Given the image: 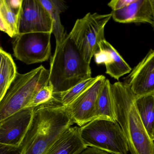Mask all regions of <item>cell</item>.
<instances>
[{
    "mask_svg": "<svg viewBox=\"0 0 154 154\" xmlns=\"http://www.w3.org/2000/svg\"><path fill=\"white\" fill-rule=\"evenodd\" d=\"M75 124L68 107L53 97L34 108L31 123L20 146L21 154H45Z\"/></svg>",
    "mask_w": 154,
    "mask_h": 154,
    "instance_id": "obj_1",
    "label": "cell"
},
{
    "mask_svg": "<svg viewBox=\"0 0 154 154\" xmlns=\"http://www.w3.org/2000/svg\"><path fill=\"white\" fill-rule=\"evenodd\" d=\"M116 121L125 136L131 154H154V141L148 134L136 105V97L125 82L110 84Z\"/></svg>",
    "mask_w": 154,
    "mask_h": 154,
    "instance_id": "obj_2",
    "label": "cell"
},
{
    "mask_svg": "<svg viewBox=\"0 0 154 154\" xmlns=\"http://www.w3.org/2000/svg\"><path fill=\"white\" fill-rule=\"evenodd\" d=\"M48 85L53 94L69 90L83 80L91 77L90 64L82 58L69 34L62 42L56 46L51 59Z\"/></svg>",
    "mask_w": 154,
    "mask_h": 154,
    "instance_id": "obj_3",
    "label": "cell"
},
{
    "mask_svg": "<svg viewBox=\"0 0 154 154\" xmlns=\"http://www.w3.org/2000/svg\"><path fill=\"white\" fill-rule=\"evenodd\" d=\"M49 70L40 66L16 77L0 102V123L26 108L36 93L48 85Z\"/></svg>",
    "mask_w": 154,
    "mask_h": 154,
    "instance_id": "obj_4",
    "label": "cell"
},
{
    "mask_svg": "<svg viewBox=\"0 0 154 154\" xmlns=\"http://www.w3.org/2000/svg\"><path fill=\"white\" fill-rule=\"evenodd\" d=\"M81 137L87 147L112 154H128L125 134L117 121L95 119L79 127Z\"/></svg>",
    "mask_w": 154,
    "mask_h": 154,
    "instance_id": "obj_5",
    "label": "cell"
},
{
    "mask_svg": "<svg viewBox=\"0 0 154 154\" xmlns=\"http://www.w3.org/2000/svg\"><path fill=\"white\" fill-rule=\"evenodd\" d=\"M111 14H87L78 19L69 34L84 60L90 64L91 58L100 51L99 45L105 39L104 29Z\"/></svg>",
    "mask_w": 154,
    "mask_h": 154,
    "instance_id": "obj_6",
    "label": "cell"
},
{
    "mask_svg": "<svg viewBox=\"0 0 154 154\" xmlns=\"http://www.w3.org/2000/svg\"><path fill=\"white\" fill-rule=\"evenodd\" d=\"M51 33H19L13 42L14 56L27 65L47 61L51 56Z\"/></svg>",
    "mask_w": 154,
    "mask_h": 154,
    "instance_id": "obj_7",
    "label": "cell"
},
{
    "mask_svg": "<svg viewBox=\"0 0 154 154\" xmlns=\"http://www.w3.org/2000/svg\"><path fill=\"white\" fill-rule=\"evenodd\" d=\"M113 20L120 23L153 24L151 0H112L108 3Z\"/></svg>",
    "mask_w": 154,
    "mask_h": 154,
    "instance_id": "obj_8",
    "label": "cell"
},
{
    "mask_svg": "<svg viewBox=\"0 0 154 154\" xmlns=\"http://www.w3.org/2000/svg\"><path fill=\"white\" fill-rule=\"evenodd\" d=\"M52 29L51 16L40 0H23L19 33H52Z\"/></svg>",
    "mask_w": 154,
    "mask_h": 154,
    "instance_id": "obj_9",
    "label": "cell"
},
{
    "mask_svg": "<svg viewBox=\"0 0 154 154\" xmlns=\"http://www.w3.org/2000/svg\"><path fill=\"white\" fill-rule=\"evenodd\" d=\"M125 79L136 98L154 95V50H150Z\"/></svg>",
    "mask_w": 154,
    "mask_h": 154,
    "instance_id": "obj_10",
    "label": "cell"
},
{
    "mask_svg": "<svg viewBox=\"0 0 154 154\" xmlns=\"http://www.w3.org/2000/svg\"><path fill=\"white\" fill-rule=\"evenodd\" d=\"M34 108H26L0 123V143L20 147L29 127Z\"/></svg>",
    "mask_w": 154,
    "mask_h": 154,
    "instance_id": "obj_11",
    "label": "cell"
},
{
    "mask_svg": "<svg viewBox=\"0 0 154 154\" xmlns=\"http://www.w3.org/2000/svg\"><path fill=\"white\" fill-rule=\"evenodd\" d=\"M106 78L101 77L68 106L75 124L80 127L95 119L96 101Z\"/></svg>",
    "mask_w": 154,
    "mask_h": 154,
    "instance_id": "obj_12",
    "label": "cell"
},
{
    "mask_svg": "<svg viewBox=\"0 0 154 154\" xmlns=\"http://www.w3.org/2000/svg\"><path fill=\"white\" fill-rule=\"evenodd\" d=\"M100 51L94 55L97 65L105 64L106 73L117 80L130 73L132 68L120 56L117 51L106 40L99 45Z\"/></svg>",
    "mask_w": 154,
    "mask_h": 154,
    "instance_id": "obj_13",
    "label": "cell"
},
{
    "mask_svg": "<svg viewBox=\"0 0 154 154\" xmlns=\"http://www.w3.org/2000/svg\"><path fill=\"white\" fill-rule=\"evenodd\" d=\"M23 0H0V30L14 38L19 34Z\"/></svg>",
    "mask_w": 154,
    "mask_h": 154,
    "instance_id": "obj_14",
    "label": "cell"
},
{
    "mask_svg": "<svg viewBox=\"0 0 154 154\" xmlns=\"http://www.w3.org/2000/svg\"><path fill=\"white\" fill-rule=\"evenodd\" d=\"M87 147L81 137L79 127L71 126L44 154H78Z\"/></svg>",
    "mask_w": 154,
    "mask_h": 154,
    "instance_id": "obj_15",
    "label": "cell"
},
{
    "mask_svg": "<svg viewBox=\"0 0 154 154\" xmlns=\"http://www.w3.org/2000/svg\"><path fill=\"white\" fill-rule=\"evenodd\" d=\"M110 84L109 80L106 79L100 89L95 105V119L116 121Z\"/></svg>",
    "mask_w": 154,
    "mask_h": 154,
    "instance_id": "obj_16",
    "label": "cell"
},
{
    "mask_svg": "<svg viewBox=\"0 0 154 154\" xmlns=\"http://www.w3.org/2000/svg\"><path fill=\"white\" fill-rule=\"evenodd\" d=\"M18 72L11 55L0 47V102Z\"/></svg>",
    "mask_w": 154,
    "mask_h": 154,
    "instance_id": "obj_17",
    "label": "cell"
},
{
    "mask_svg": "<svg viewBox=\"0 0 154 154\" xmlns=\"http://www.w3.org/2000/svg\"><path fill=\"white\" fill-rule=\"evenodd\" d=\"M51 16L53 23L52 33L55 36L56 46L59 45L65 38L66 33L61 24L60 14L66 9V3L60 0H40Z\"/></svg>",
    "mask_w": 154,
    "mask_h": 154,
    "instance_id": "obj_18",
    "label": "cell"
},
{
    "mask_svg": "<svg viewBox=\"0 0 154 154\" xmlns=\"http://www.w3.org/2000/svg\"><path fill=\"white\" fill-rule=\"evenodd\" d=\"M135 103L143 124L148 134L153 140L154 128V95L136 98Z\"/></svg>",
    "mask_w": 154,
    "mask_h": 154,
    "instance_id": "obj_19",
    "label": "cell"
},
{
    "mask_svg": "<svg viewBox=\"0 0 154 154\" xmlns=\"http://www.w3.org/2000/svg\"><path fill=\"white\" fill-rule=\"evenodd\" d=\"M102 75H98L82 81L72 88L63 93L53 94V98L59 102L62 105L68 107L83 92L94 85Z\"/></svg>",
    "mask_w": 154,
    "mask_h": 154,
    "instance_id": "obj_20",
    "label": "cell"
},
{
    "mask_svg": "<svg viewBox=\"0 0 154 154\" xmlns=\"http://www.w3.org/2000/svg\"><path fill=\"white\" fill-rule=\"evenodd\" d=\"M53 89L50 85L44 86L34 95L27 108H35L48 103L52 99Z\"/></svg>",
    "mask_w": 154,
    "mask_h": 154,
    "instance_id": "obj_21",
    "label": "cell"
},
{
    "mask_svg": "<svg viewBox=\"0 0 154 154\" xmlns=\"http://www.w3.org/2000/svg\"><path fill=\"white\" fill-rule=\"evenodd\" d=\"M0 154H21L20 147L0 143Z\"/></svg>",
    "mask_w": 154,
    "mask_h": 154,
    "instance_id": "obj_22",
    "label": "cell"
},
{
    "mask_svg": "<svg viewBox=\"0 0 154 154\" xmlns=\"http://www.w3.org/2000/svg\"><path fill=\"white\" fill-rule=\"evenodd\" d=\"M78 154H109L104 151H101L96 148L87 147L82 152Z\"/></svg>",
    "mask_w": 154,
    "mask_h": 154,
    "instance_id": "obj_23",
    "label": "cell"
},
{
    "mask_svg": "<svg viewBox=\"0 0 154 154\" xmlns=\"http://www.w3.org/2000/svg\"><path fill=\"white\" fill-rule=\"evenodd\" d=\"M151 2L153 11V24H152V26L154 30V0H151Z\"/></svg>",
    "mask_w": 154,
    "mask_h": 154,
    "instance_id": "obj_24",
    "label": "cell"
},
{
    "mask_svg": "<svg viewBox=\"0 0 154 154\" xmlns=\"http://www.w3.org/2000/svg\"><path fill=\"white\" fill-rule=\"evenodd\" d=\"M153 140L154 141V131H153V137H152Z\"/></svg>",
    "mask_w": 154,
    "mask_h": 154,
    "instance_id": "obj_25",
    "label": "cell"
}]
</instances>
